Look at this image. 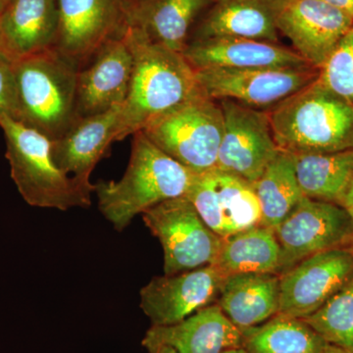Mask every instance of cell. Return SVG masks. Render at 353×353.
Instances as JSON below:
<instances>
[{
  "label": "cell",
  "instance_id": "obj_1",
  "mask_svg": "<svg viewBox=\"0 0 353 353\" xmlns=\"http://www.w3.org/2000/svg\"><path fill=\"white\" fill-rule=\"evenodd\" d=\"M124 37L132 53V73L121 106L119 141L143 131L153 120L203 94L196 70L183 53L152 43L127 26Z\"/></svg>",
  "mask_w": 353,
  "mask_h": 353
},
{
  "label": "cell",
  "instance_id": "obj_2",
  "mask_svg": "<svg viewBox=\"0 0 353 353\" xmlns=\"http://www.w3.org/2000/svg\"><path fill=\"white\" fill-rule=\"evenodd\" d=\"M132 136L122 178L94 185L99 211L118 232L153 206L187 196L199 175L162 152L143 131Z\"/></svg>",
  "mask_w": 353,
  "mask_h": 353
},
{
  "label": "cell",
  "instance_id": "obj_3",
  "mask_svg": "<svg viewBox=\"0 0 353 353\" xmlns=\"http://www.w3.org/2000/svg\"><path fill=\"white\" fill-rule=\"evenodd\" d=\"M267 113L283 152L299 155L353 150V105L319 78Z\"/></svg>",
  "mask_w": 353,
  "mask_h": 353
},
{
  "label": "cell",
  "instance_id": "obj_4",
  "mask_svg": "<svg viewBox=\"0 0 353 353\" xmlns=\"http://www.w3.org/2000/svg\"><path fill=\"white\" fill-rule=\"evenodd\" d=\"M11 178L29 205L69 209L90 206L92 194L60 169L52 154V141L14 118L0 117Z\"/></svg>",
  "mask_w": 353,
  "mask_h": 353
},
{
  "label": "cell",
  "instance_id": "obj_5",
  "mask_svg": "<svg viewBox=\"0 0 353 353\" xmlns=\"http://www.w3.org/2000/svg\"><path fill=\"white\" fill-rule=\"evenodd\" d=\"M19 121L51 141L77 119L79 69L54 48L13 60Z\"/></svg>",
  "mask_w": 353,
  "mask_h": 353
},
{
  "label": "cell",
  "instance_id": "obj_6",
  "mask_svg": "<svg viewBox=\"0 0 353 353\" xmlns=\"http://www.w3.org/2000/svg\"><path fill=\"white\" fill-rule=\"evenodd\" d=\"M143 132L162 152L201 174L217 166L224 117L219 102L202 94L159 116Z\"/></svg>",
  "mask_w": 353,
  "mask_h": 353
},
{
  "label": "cell",
  "instance_id": "obj_7",
  "mask_svg": "<svg viewBox=\"0 0 353 353\" xmlns=\"http://www.w3.org/2000/svg\"><path fill=\"white\" fill-rule=\"evenodd\" d=\"M141 215L163 248L165 275L214 263L223 239L205 224L187 196L162 202Z\"/></svg>",
  "mask_w": 353,
  "mask_h": 353
},
{
  "label": "cell",
  "instance_id": "obj_8",
  "mask_svg": "<svg viewBox=\"0 0 353 353\" xmlns=\"http://www.w3.org/2000/svg\"><path fill=\"white\" fill-rule=\"evenodd\" d=\"M197 81L206 97L231 99L259 110L268 111L318 80L313 66L287 69L199 70Z\"/></svg>",
  "mask_w": 353,
  "mask_h": 353
},
{
  "label": "cell",
  "instance_id": "obj_9",
  "mask_svg": "<svg viewBox=\"0 0 353 353\" xmlns=\"http://www.w3.org/2000/svg\"><path fill=\"white\" fill-rule=\"evenodd\" d=\"M353 220L341 206L303 197L274 229L280 245L278 275L317 253L347 245Z\"/></svg>",
  "mask_w": 353,
  "mask_h": 353
},
{
  "label": "cell",
  "instance_id": "obj_10",
  "mask_svg": "<svg viewBox=\"0 0 353 353\" xmlns=\"http://www.w3.org/2000/svg\"><path fill=\"white\" fill-rule=\"evenodd\" d=\"M278 32L309 64L321 69L353 19L322 0H265Z\"/></svg>",
  "mask_w": 353,
  "mask_h": 353
},
{
  "label": "cell",
  "instance_id": "obj_11",
  "mask_svg": "<svg viewBox=\"0 0 353 353\" xmlns=\"http://www.w3.org/2000/svg\"><path fill=\"white\" fill-rule=\"evenodd\" d=\"M132 0H58L57 50L79 70L109 39L123 36Z\"/></svg>",
  "mask_w": 353,
  "mask_h": 353
},
{
  "label": "cell",
  "instance_id": "obj_12",
  "mask_svg": "<svg viewBox=\"0 0 353 353\" xmlns=\"http://www.w3.org/2000/svg\"><path fill=\"white\" fill-rule=\"evenodd\" d=\"M217 101L224 117V132L216 168L256 182L280 150L268 113L231 99Z\"/></svg>",
  "mask_w": 353,
  "mask_h": 353
},
{
  "label": "cell",
  "instance_id": "obj_13",
  "mask_svg": "<svg viewBox=\"0 0 353 353\" xmlns=\"http://www.w3.org/2000/svg\"><path fill=\"white\" fill-rule=\"evenodd\" d=\"M353 279V252L347 246L312 255L280 276L279 314H313Z\"/></svg>",
  "mask_w": 353,
  "mask_h": 353
},
{
  "label": "cell",
  "instance_id": "obj_14",
  "mask_svg": "<svg viewBox=\"0 0 353 353\" xmlns=\"http://www.w3.org/2000/svg\"><path fill=\"white\" fill-rule=\"evenodd\" d=\"M185 196L220 238L261 225V211L253 183L234 174L218 168L199 174Z\"/></svg>",
  "mask_w": 353,
  "mask_h": 353
},
{
  "label": "cell",
  "instance_id": "obj_15",
  "mask_svg": "<svg viewBox=\"0 0 353 353\" xmlns=\"http://www.w3.org/2000/svg\"><path fill=\"white\" fill-rule=\"evenodd\" d=\"M225 276L213 265L175 275L157 276L139 292L152 326H169L216 303Z\"/></svg>",
  "mask_w": 353,
  "mask_h": 353
},
{
  "label": "cell",
  "instance_id": "obj_16",
  "mask_svg": "<svg viewBox=\"0 0 353 353\" xmlns=\"http://www.w3.org/2000/svg\"><path fill=\"white\" fill-rule=\"evenodd\" d=\"M132 53L124 34L109 39L78 71L77 118L106 112L126 101L132 73Z\"/></svg>",
  "mask_w": 353,
  "mask_h": 353
},
{
  "label": "cell",
  "instance_id": "obj_17",
  "mask_svg": "<svg viewBox=\"0 0 353 353\" xmlns=\"http://www.w3.org/2000/svg\"><path fill=\"white\" fill-rule=\"evenodd\" d=\"M121 106L77 118L63 136L52 141V154L58 166L90 194L94 192V185L90 183L92 171L112 143L119 141Z\"/></svg>",
  "mask_w": 353,
  "mask_h": 353
},
{
  "label": "cell",
  "instance_id": "obj_18",
  "mask_svg": "<svg viewBox=\"0 0 353 353\" xmlns=\"http://www.w3.org/2000/svg\"><path fill=\"white\" fill-rule=\"evenodd\" d=\"M196 71L205 69H287L312 66L294 48L278 43L234 38L190 41L183 52ZM314 67V66H313Z\"/></svg>",
  "mask_w": 353,
  "mask_h": 353
},
{
  "label": "cell",
  "instance_id": "obj_19",
  "mask_svg": "<svg viewBox=\"0 0 353 353\" xmlns=\"http://www.w3.org/2000/svg\"><path fill=\"white\" fill-rule=\"evenodd\" d=\"M148 353L170 347L178 353H224L241 347V332L217 304L169 326H152L141 341Z\"/></svg>",
  "mask_w": 353,
  "mask_h": 353
},
{
  "label": "cell",
  "instance_id": "obj_20",
  "mask_svg": "<svg viewBox=\"0 0 353 353\" xmlns=\"http://www.w3.org/2000/svg\"><path fill=\"white\" fill-rule=\"evenodd\" d=\"M215 1L134 0L128 10L127 26L136 28L152 43L183 53L196 20Z\"/></svg>",
  "mask_w": 353,
  "mask_h": 353
},
{
  "label": "cell",
  "instance_id": "obj_21",
  "mask_svg": "<svg viewBox=\"0 0 353 353\" xmlns=\"http://www.w3.org/2000/svg\"><path fill=\"white\" fill-rule=\"evenodd\" d=\"M58 0H12L0 15L2 43L10 60L52 50L57 43Z\"/></svg>",
  "mask_w": 353,
  "mask_h": 353
},
{
  "label": "cell",
  "instance_id": "obj_22",
  "mask_svg": "<svg viewBox=\"0 0 353 353\" xmlns=\"http://www.w3.org/2000/svg\"><path fill=\"white\" fill-rule=\"evenodd\" d=\"M280 296L278 274H234L223 281L216 304L243 331L279 314Z\"/></svg>",
  "mask_w": 353,
  "mask_h": 353
},
{
  "label": "cell",
  "instance_id": "obj_23",
  "mask_svg": "<svg viewBox=\"0 0 353 353\" xmlns=\"http://www.w3.org/2000/svg\"><path fill=\"white\" fill-rule=\"evenodd\" d=\"M278 32L265 0H216L194 28L190 41L234 38L278 43Z\"/></svg>",
  "mask_w": 353,
  "mask_h": 353
},
{
  "label": "cell",
  "instance_id": "obj_24",
  "mask_svg": "<svg viewBox=\"0 0 353 353\" xmlns=\"http://www.w3.org/2000/svg\"><path fill=\"white\" fill-rule=\"evenodd\" d=\"M281 250L275 231L256 226L223 239L213 266L225 276L241 273H275Z\"/></svg>",
  "mask_w": 353,
  "mask_h": 353
},
{
  "label": "cell",
  "instance_id": "obj_25",
  "mask_svg": "<svg viewBox=\"0 0 353 353\" xmlns=\"http://www.w3.org/2000/svg\"><path fill=\"white\" fill-rule=\"evenodd\" d=\"M294 157L303 196L341 206L353 180V150Z\"/></svg>",
  "mask_w": 353,
  "mask_h": 353
},
{
  "label": "cell",
  "instance_id": "obj_26",
  "mask_svg": "<svg viewBox=\"0 0 353 353\" xmlns=\"http://www.w3.org/2000/svg\"><path fill=\"white\" fill-rule=\"evenodd\" d=\"M241 332L248 353H325L329 345L304 320L292 316L277 314Z\"/></svg>",
  "mask_w": 353,
  "mask_h": 353
},
{
  "label": "cell",
  "instance_id": "obj_27",
  "mask_svg": "<svg viewBox=\"0 0 353 353\" xmlns=\"http://www.w3.org/2000/svg\"><path fill=\"white\" fill-rule=\"evenodd\" d=\"M253 188L261 211V226L275 229L303 197L294 155L279 150Z\"/></svg>",
  "mask_w": 353,
  "mask_h": 353
},
{
  "label": "cell",
  "instance_id": "obj_28",
  "mask_svg": "<svg viewBox=\"0 0 353 353\" xmlns=\"http://www.w3.org/2000/svg\"><path fill=\"white\" fill-rule=\"evenodd\" d=\"M303 320L328 345L353 353V279Z\"/></svg>",
  "mask_w": 353,
  "mask_h": 353
},
{
  "label": "cell",
  "instance_id": "obj_29",
  "mask_svg": "<svg viewBox=\"0 0 353 353\" xmlns=\"http://www.w3.org/2000/svg\"><path fill=\"white\" fill-rule=\"evenodd\" d=\"M319 81L353 105V26L320 69Z\"/></svg>",
  "mask_w": 353,
  "mask_h": 353
},
{
  "label": "cell",
  "instance_id": "obj_30",
  "mask_svg": "<svg viewBox=\"0 0 353 353\" xmlns=\"http://www.w3.org/2000/svg\"><path fill=\"white\" fill-rule=\"evenodd\" d=\"M19 119V101L12 60L0 54V117Z\"/></svg>",
  "mask_w": 353,
  "mask_h": 353
},
{
  "label": "cell",
  "instance_id": "obj_31",
  "mask_svg": "<svg viewBox=\"0 0 353 353\" xmlns=\"http://www.w3.org/2000/svg\"><path fill=\"white\" fill-rule=\"evenodd\" d=\"M353 19V0H322Z\"/></svg>",
  "mask_w": 353,
  "mask_h": 353
},
{
  "label": "cell",
  "instance_id": "obj_32",
  "mask_svg": "<svg viewBox=\"0 0 353 353\" xmlns=\"http://www.w3.org/2000/svg\"><path fill=\"white\" fill-rule=\"evenodd\" d=\"M341 206L347 211L353 220V180L350 183L345 196H343Z\"/></svg>",
  "mask_w": 353,
  "mask_h": 353
},
{
  "label": "cell",
  "instance_id": "obj_33",
  "mask_svg": "<svg viewBox=\"0 0 353 353\" xmlns=\"http://www.w3.org/2000/svg\"><path fill=\"white\" fill-rule=\"evenodd\" d=\"M152 353H178L175 350L170 347H166V345H163V347H160L157 348Z\"/></svg>",
  "mask_w": 353,
  "mask_h": 353
},
{
  "label": "cell",
  "instance_id": "obj_34",
  "mask_svg": "<svg viewBox=\"0 0 353 353\" xmlns=\"http://www.w3.org/2000/svg\"><path fill=\"white\" fill-rule=\"evenodd\" d=\"M325 353H348L345 352V350H341V348H338L336 347H333V345H328L326 348V352Z\"/></svg>",
  "mask_w": 353,
  "mask_h": 353
},
{
  "label": "cell",
  "instance_id": "obj_35",
  "mask_svg": "<svg viewBox=\"0 0 353 353\" xmlns=\"http://www.w3.org/2000/svg\"><path fill=\"white\" fill-rule=\"evenodd\" d=\"M11 1H12V0H0V15L6 10V7L8 6V4L10 3Z\"/></svg>",
  "mask_w": 353,
  "mask_h": 353
},
{
  "label": "cell",
  "instance_id": "obj_36",
  "mask_svg": "<svg viewBox=\"0 0 353 353\" xmlns=\"http://www.w3.org/2000/svg\"><path fill=\"white\" fill-rule=\"evenodd\" d=\"M224 353H248L243 347L232 348V350H227Z\"/></svg>",
  "mask_w": 353,
  "mask_h": 353
},
{
  "label": "cell",
  "instance_id": "obj_37",
  "mask_svg": "<svg viewBox=\"0 0 353 353\" xmlns=\"http://www.w3.org/2000/svg\"><path fill=\"white\" fill-rule=\"evenodd\" d=\"M345 246H347V248H350V250H352V252H353V227L352 230V233H350V238H348V241Z\"/></svg>",
  "mask_w": 353,
  "mask_h": 353
},
{
  "label": "cell",
  "instance_id": "obj_38",
  "mask_svg": "<svg viewBox=\"0 0 353 353\" xmlns=\"http://www.w3.org/2000/svg\"><path fill=\"white\" fill-rule=\"evenodd\" d=\"M0 54L4 55V57H7L6 51H4L3 48V43H2L1 30H0Z\"/></svg>",
  "mask_w": 353,
  "mask_h": 353
},
{
  "label": "cell",
  "instance_id": "obj_39",
  "mask_svg": "<svg viewBox=\"0 0 353 353\" xmlns=\"http://www.w3.org/2000/svg\"><path fill=\"white\" fill-rule=\"evenodd\" d=\"M132 1H134V0H132Z\"/></svg>",
  "mask_w": 353,
  "mask_h": 353
}]
</instances>
